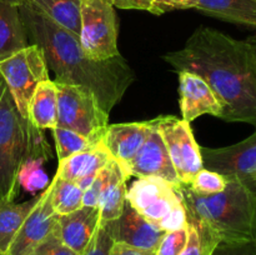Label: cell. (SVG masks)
<instances>
[{
	"label": "cell",
	"mask_w": 256,
	"mask_h": 255,
	"mask_svg": "<svg viewBox=\"0 0 256 255\" xmlns=\"http://www.w3.org/2000/svg\"><path fill=\"white\" fill-rule=\"evenodd\" d=\"M188 242L180 255H212L220 242L216 236L196 222L188 220Z\"/></svg>",
	"instance_id": "26"
},
{
	"label": "cell",
	"mask_w": 256,
	"mask_h": 255,
	"mask_svg": "<svg viewBox=\"0 0 256 255\" xmlns=\"http://www.w3.org/2000/svg\"><path fill=\"white\" fill-rule=\"evenodd\" d=\"M228 178L208 169H202L188 186L199 195H212L222 192L226 188ZM186 185V184H185Z\"/></svg>",
	"instance_id": "28"
},
{
	"label": "cell",
	"mask_w": 256,
	"mask_h": 255,
	"mask_svg": "<svg viewBox=\"0 0 256 255\" xmlns=\"http://www.w3.org/2000/svg\"><path fill=\"white\" fill-rule=\"evenodd\" d=\"M100 224L98 208L82 206L66 215L58 216L55 232L65 245L82 255Z\"/></svg>",
	"instance_id": "17"
},
{
	"label": "cell",
	"mask_w": 256,
	"mask_h": 255,
	"mask_svg": "<svg viewBox=\"0 0 256 255\" xmlns=\"http://www.w3.org/2000/svg\"><path fill=\"white\" fill-rule=\"evenodd\" d=\"M112 162V160H110ZM110 162L100 170L96 174L95 179L92 180V185L88 188L84 192V196H82V206H92L98 208L99 204L100 195H102V190H104L105 185H106L108 180L110 176Z\"/></svg>",
	"instance_id": "33"
},
{
	"label": "cell",
	"mask_w": 256,
	"mask_h": 255,
	"mask_svg": "<svg viewBox=\"0 0 256 255\" xmlns=\"http://www.w3.org/2000/svg\"><path fill=\"white\" fill-rule=\"evenodd\" d=\"M18 6L28 42L42 50L55 82L86 88L110 114L135 80L134 72L122 54L104 62L90 59L78 35L55 24L29 0Z\"/></svg>",
	"instance_id": "2"
},
{
	"label": "cell",
	"mask_w": 256,
	"mask_h": 255,
	"mask_svg": "<svg viewBox=\"0 0 256 255\" xmlns=\"http://www.w3.org/2000/svg\"><path fill=\"white\" fill-rule=\"evenodd\" d=\"M126 202L165 232L188 225L186 210L176 186L159 178H138L128 189Z\"/></svg>",
	"instance_id": "5"
},
{
	"label": "cell",
	"mask_w": 256,
	"mask_h": 255,
	"mask_svg": "<svg viewBox=\"0 0 256 255\" xmlns=\"http://www.w3.org/2000/svg\"><path fill=\"white\" fill-rule=\"evenodd\" d=\"M122 172L126 175L128 179L130 176L159 178L176 188L182 185L174 169V165L170 160L164 140L155 126L154 119H152V132L134 156V159Z\"/></svg>",
	"instance_id": "11"
},
{
	"label": "cell",
	"mask_w": 256,
	"mask_h": 255,
	"mask_svg": "<svg viewBox=\"0 0 256 255\" xmlns=\"http://www.w3.org/2000/svg\"><path fill=\"white\" fill-rule=\"evenodd\" d=\"M186 219L204 225L220 242L256 239V188L228 178L222 192L199 195L188 185L176 188Z\"/></svg>",
	"instance_id": "3"
},
{
	"label": "cell",
	"mask_w": 256,
	"mask_h": 255,
	"mask_svg": "<svg viewBox=\"0 0 256 255\" xmlns=\"http://www.w3.org/2000/svg\"><path fill=\"white\" fill-rule=\"evenodd\" d=\"M0 75L4 79L18 110L29 116V105L35 89L42 82L50 79L42 50L29 44L24 49L0 62Z\"/></svg>",
	"instance_id": "8"
},
{
	"label": "cell",
	"mask_w": 256,
	"mask_h": 255,
	"mask_svg": "<svg viewBox=\"0 0 256 255\" xmlns=\"http://www.w3.org/2000/svg\"><path fill=\"white\" fill-rule=\"evenodd\" d=\"M200 152L205 169L256 188V129L254 134L238 144L225 148L200 146Z\"/></svg>",
	"instance_id": "10"
},
{
	"label": "cell",
	"mask_w": 256,
	"mask_h": 255,
	"mask_svg": "<svg viewBox=\"0 0 256 255\" xmlns=\"http://www.w3.org/2000/svg\"><path fill=\"white\" fill-rule=\"evenodd\" d=\"M46 160L42 158H32L28 159L20 168L18 182L19 186L24 188L26 192L35 194L38 192H44L49 186V178L44 172V162Z\"/></svg>",
	"instance_id": "27"
},
{
	"label": "cell",
	"mask_w": 256,
	"mask_h": 255,
	"mask_svg": "<svg viewBox=\"0 0 256 255\" xmlns=\"http://www.w3.org/2000/svg\"><path fill=\"white\" fill-rule=\"evenodd\" d=\"M188 236H189L188 225L182 229L165 232L155 255H180L186 245Z\"/></svg>",
	"instance_id": "29"
},
{
	"label": "cell",
	"mask_w": 256,
	"mask_h": 255,
	"mask_svg": "<svg viewBox=\"0 0 256 255\" xmlns=\"http://www.w3.org/2000/svg\"><path fill=\"white\" fill-rule=\"evenodd\" d=\"M110 255H155V252H146V250L136 249L122 242H114Z\"/></svg>",
	"instance_id": "35"
},
{
	"label": "cell",
	"mask_w": 256,
	"mask_h": 255,
	"mask_svg": "<svg viewBox=\"0 0 256 255\" xmlns=\"http://www.w3.org/2000/svg\"><path fill=\"white\" fill-rule=\"evenodd\" d=\"M28 119L40 130L56 128L58 89L54 80L48 79L38 85L30 102Z\"/></svg>",
	"instance_id": "21"
},
{
	"label": "cell",
	"mask_w": 256,
	"mask_h": 255,
	"mask_svg": "<svg viewBox=\"0 0 256 255\" xmlns=\"http://www.w3.org/2000/svg\"><path fill=\"white\" fill-rule=\"evenodd\" d=\"M80 44L92 60L119 56L118 24L112 0H82Z\"/></svg>",
	"instance_id": "7"
},
{
	"label": "cell",
	"mask_w": 256,
	"mask_h": 255,
	"mask_svg": "<svg viewBox=\"0 0 256 255\" xmlns=\"http://www.w3.org/2000/svg\"><path fill=\"white\" fill-rule=\"evenodd\" d=\"M254 184L256 185V176H255V179H254Z\"/></svg>",
	"instance_id": "39"
},
{
	"label": "cell",
	"mask_w": 256,
	"mask_h": 255,
	"mask_svg": "<svg viewBox=\"0 0 256 255\" xmlns=\"http://www.w3.org/2000/svg\"><path fill=\"white\" fill-rule=\"evenodd\" d=\"M154 122L164 140L180 182L189 185L195 175L204 169L200 145L195 140L190 124L172 115L155 118Z\"/></svg>",
	"instance_id": "9"
},
{
	"label": "cell",
	"mask_w": 256,
	"mask_h": 255,
	"mask_svg": "<svg viewBox=\"0 0 256 255\" xmlns=\"http://www.w3.org/2000/svg\"><path fill=\"white\" fill-rule=\"evenodd\" d=\"M29 45L19 6L0 2V62Z\"/></svg>",
	"instance_id": "18"
},
{
	"label": "cell",
	"mask_w": 256,
	"mask_h": 255,
	"mask_svg": "<svg viewBox=\"0 0 256 255\" xmlns=\"http://www.w3.org/2000/svg\"><path fill=\"white\" fill-rule=\"evenodd\" d=\"M162 59L178 72H194L208 82L222 105L220 119L256 126V58L246 40L202 26L182 49Z\"/></svg>",
	"instance_id": "1"
},
{
	"label": "cell",
	"mask_w": 256,
	"mask_h": 255,
	"mask_svg": "<svg viewBox=\"0 0 256 255\" xmlns=\"http://www.w3.org/2000/svg\"><path fill=\"white\" fill-rule=\"evenodd\" d=\"M212 255H256L255 240L219 242Z\"/></svg>",
	"instance_id": "34"
},
{
	"label": "cell",
	"mask_w": 256,
	"mask_h": 255,
	"mask_svg": "<svg viewBox=\"0 0 256 255\" xmlns=\"http://www.w3.org/2000/svg\"><path fill=\"white\" fill-rule=\"evenodd\" d=\"M42 192L24 202H15L14 200L0 202V252L6 254L22 222L40 200Z\"/></svg>",
	"instance_id": "22"
},
{
	"label": "cell",
	"mask_w": 256,
	"mask_h": 255,
	"mask_svg": "<svg viewBox=\"0 0 256 255\" xmlns=\"http://www.w3.org/2000/svg\"><path fill=\"white\" fill-rule=\"evenodd\" d=\"M28 255H79L65 245L55 232V228L44 240L39 242Z\"/></svg>",
	"instance_id": "30"
},
{
	"label": "cell",
	"mask_w": 256,
	"mask_h": 255,
	"mask_svg": "<svg viewBox=\"0 0 256 255\" xmlns=\"http://www.w3.org/2000/svg\"><path fill=\"white\" fill-rule=\"evenodd\" d=\"M112 244H114V239L110 235L109 230L104 224H99L96 232H94L92 240L86 245L82 255H110Z\"/></svg>",
	"instance_id": "31"
},
{
	"label": "cell",
	"mask_w": 256,
	"mask_h": 255,
	"mask_svg": "<svg viewBox=\"0 0 256 255\" xmlns=\"http://www.w3.org/2000/svg\"><path fill=\"white\" fill-rule=\"evenodd\" d=\"M152 130V120L108 125L102 139L112 160L122 170L130 164Z\"/></svg>",
	"instance_id": "15"
},
{
	"label": "cell",
	"mask_w": 256,
	"mask_h": 255,
	"mask_svg": "<svg viewBox=\"0 0 256 255\" xmlns=\"http://www.w3.org/2000/svg\"><path fill=\"white\" fill-rule=\"evenodd\" d=\"M172 9H190L195 8L198 4V0H168Z\"/></svg>",
	"instance_id": "36"
},
{
	"label": "cell",
	"mask_w": 256,
	"mask_h": 255,
	"mask_svg": "<svg viewBox=\"0 0 256 255\" xmlns=\"http://www.w3.org/2000/svg\"><path fill=\"white\" fill-rule=\"evenodd\" d=\"M55 82V80H54ZM58 89V125L85 138L102 142L109 114L100 106L94 92L80 85L55 82Z\"/></svg>",
	"instance_id": "6"
},
{
	"label": "cell",
	"mask_w": 256,
	"mask_h": 255,
	"mask_svg": "<svg viewBox=\"0 0 256 255\" xmlns=\"http://www.w3.org/2000/svg\"><path fill=\"white\" fill-rule=\"evenodd\" d=\"M112 160L104 142L94 145L90 149L76 152L66 159L58 162V176L75 182L82 190L92 185L98 172Z\"/></svg>",
	"instance_id": "16"
},
{
	"label": "cell",
	"mask_w": 256,
	"mask_h": 255,
	"mask_svg": "<svg viewBox=\"0 0 256 255\" xmlns=\"http://www.w3.org/2000/svg\"><path fill=\"white\" fill-rule=\"evenodd\" d=\"M112 2L120 9L146 10L158 15L174 10L168 0H112Z\"/></svg>",
	"instance_id": "32"
},
{
	"label": "cell",
	"mask_w": 256,
	"mask_h": 255,
	"mask_svg": "<svg viewBox=\"0 0 256 255\" xmlns=\"http://www.w3.org/2000/svg\"><path fill=\"white\" fill-rule=\"evenodd\" d=\"M199 12L256 29V0H198Z\"/></svg>",
	"instance_id": "20"
},
{
	"label": "cell",
	"mask_w": 256,
	"mask_h": 255,
	"mask_svg": "<svg viewBox=\"0 0 256 255\" xmlns=\"http://www.w3.org/2000/svg\"><path fill=\"white\" fill-rule=\"evenodd\" d=\"M0 2H10V4H14V5H20V4H22V2H24L25 0H0Z\"/></svg>",
	"instance_id": "38"
},
{
	"label": "cell",
	"mask_w": 256,
	"mask_h": 255,
	"mask_svg": "<svg viewBox=\"0 0 256 255\" xmlns=\"http://www.w3.org/2000/svg\"><path fill=\"white\" fill-rule=\"evenodd\" d=\"M52 185V204L58 215H66L82 208L84 190L75 182L55 174Z\"/></svg>",
	"instance_id": "24"
},
{
	"label": "cell",
	"mask_w": 256,
	"mask_h": 255,
	"mask_svg": "<svg viewBox=\"0 0 256 255\" xmlns=\"http://www.w3.org/2000/svg\"><path fill=\"white\" fill-rule=\"evenodd\" d=\"M59 215L52 204V185L42 192L40 200L32 210L16 236L12 240L6 255H28L42 240L54 230Z\"/></svg>",
	"instance_id": "12"
},
{
	"label": "cell",
	"mask_w": 256,
	"mask_h": 255,
	"mask_svg": "<svg viewBox=\"0 0 256 255\" xmlns=\"http://www.w3.org/2000/svg\"><path fill=\"white\" fill-rule=\"evenodd\" d=\"M246 42L250 45V48H252V52H254V55H255V58H256V34L252 35V36L248 38Z\"/></svg>",
	"instance_id": "37"
},
{
	"label": "cell",
	"mask_w": 256,
	"mask_h": 255,
	"mask_svg": "<svg viewBox=\"0 0 256 255\" xmlns=\"http://www.w3.org/2000/svg\"><path fill=\"white\" fill-rule=\"evenodd\" d=\"M102 224L109 230L114 242H122L146 252H156L165 235L164 230L150 224L128 202L118 219Z\"/></svg>",
	"instance_id": "13"
},
{
	"label": "cell",
	"mask_w": 256,
	"mask_h": 255,
	"mask_svg": "<svg viewBox=\"0 0 256 255\" xmlns=\"http://www.w3.org/2000/svg\"><path fill=\"white\" fill-rule=\"evenodd\" d=\"M0 80H2V75H0Z\"/></svg>",
	"instance_id": "41"
},
{
	"label": "cell",
	"mask_w": 256,
	"mask_h": 255,
	"mask_svg": "<svg viewBox=\"0 0 256 255\" xmlns=\"http://www.w3.org/2000/svg\"><path fill=\"white\" fill-rule=\"evenodd\" d=\"M0 255H6V254H2V252H0Z\"/></svg>",
	"instance_id": "40"
},
{
	"label": "cell",
	"mask_w": 256,
	"mask_h": 255,
	"mask_svg": "<svg viewBox=\"0 0 256 255\" xmlns=\"http://www.w3.org/2000/svg\"><path fill=\"white\" fill-rule=\"evenodd\" d=\"M52 156L42 130L22 116L5 84L0 80V202L14 200L19 192L20 168L28 159Z\"/></svg>",
	"instance_id": "4"
},
{
	"label": "cell",
	"mask_w": 256,
	"mask_h": 255,
	"mask_svg": "<svg viewBox=\"0 0 256 255\" xmlns=\"http://www.w3.org/2000/svg\"><path fill=\"white\" fill-rule=\"evenodd\" d=\"M50 20L72 34L80 35L82 0H29Z\"/></svg>",
	"instance_id": "23"
},
{
	"label": "cell",
	"mask_w": 256,
	"mask_h": 255,
	"mask_svg": "<svg viewBox=\"0 0 256 255\" xmlns=\"http://www.w3.org/2000/svg\"><path fill=\"white\" fill-rule=\"evenodd\" d=\"M255 242H256V239H255Z\"/></svg>",
	"instance_id": "42"
},
{
	"label": "cell",
	"mask_w": 256,
	"mask_h": 255,
	"mask_svg": "<svg viewBox=\"0 0 256 255\" xmlns=\"http://www.w3.org/2000/svg\"><path fill=\"white\" fill-rule=\"evenodd\" d=\"M126 180L120 165L115 160L110 162V176L100 195L98 209L100 212V224L118 219L126 204Z\"/></svg>",
	"instance_id": "19"
},
{
	"label": "cell",
	"mask_w": 256,
	"mask_h": 255,
	"mask_svg": "<svg viewBox=\"0 0 256 255\" xmlns=\"http://www.w3.org/2000/svg\"><path fill=\"white\" fill-rule=\"evenodd\" d=\"M55 140V148H56L58 162L66 159L76 152H84L90 149L94 145L99 144L102 142H94V140L85 138L72 130L64 129V128L56 126L52 130Z\"/></svg>",
	"instance_id": "25"
},
{
	"label": "cell",
	"mask_w": 256,
	"mask_h": 255,
	"mask_svg": "<svg viewBox=\"0 0 256 255\" xmlns=\"http://www.w3.org/2000/svg\"><path fill=\"white\" fill-rule=\"evenodd\" d=\"M179 104L182 120L194 122L204 114L222 118V109L216 95L199 75L190 72H179Z\"/></svg>",
	"instance_id": "14"
}]
</instances>
